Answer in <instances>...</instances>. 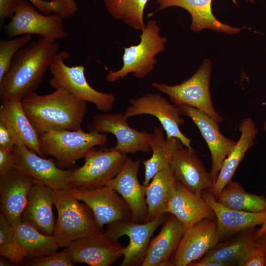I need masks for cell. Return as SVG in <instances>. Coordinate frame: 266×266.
Instances as JSON below:
<instances>
[{
    "instance_id": "obj_10",
    "label": "cell",
    "mask_w": 266,
    "mask_h": 266,
    "mask_svg": "<svg viewBox=\"0 0 266 266\" xmlns=\"http://www.w3.org/2000/svg\"><path fill=\"white\" fill-rule=\"evenodd\" d=\"M124 113L103 112L97 114L87 125L89 132L112 133L117 139L116 145L106 150H115L125 154L138 151L150 152L152 133L139 131L131 127Z\"/></svg>"
},
{
    "instance_id": "obj_12",
    "label": "cell",
    "mask_w": 266,
    "mask_h": 266,
    "mask_svg": "<svg viewBox=\"0 0 266 266\" xmlns=\"http://www.w3.org/2000/svg\"><path fill=\"white\" fill-rule=\"evenodd\" d=\"M130 105L124 114L128 119L132 116L148 114L155 116L165 130L166 138L176 137L186 147L191 148L192 140L180 131L179 126L184 123L178 106L170 103L158 93H148L136 99H131Z\"/></svg>"
},
{
    "instance_id": "obj_41",
    "label": "cell",
    "mask_w": 266,
    "mask_h": 266,
    "mask_svg": "<svg viewBox=\"0 0 266 266\" xmlns=\"http://www.w3.org/2000/svg\"><path fill=\"white\" fill-rule=\"evenodd\" d=\"M15 143L9 131L2 122L0 121V148L13 150Z\"/></svg>"
},
{
    "instance_id": "obj_5",
    "label": "cell",
    "mask_w": 266,
    "mask_h": 266,
    "mask_svg": "<svg viewBox=\"0 0 266 266\" xmlns=\"http://www.w3.org/2000/svg\"><path fill=\"white\" fill-rule=\"evenodd\" d=\"M160 28L155 20H149L142 30L140 41L136 45L124 48L123 66L117 71L109 70L106 80L115 82L130 73L143 78L154 68L155 57L165 50L166 37L160 35Z\"/></svg>"
},
{
    "instance_id": "obj_27",
    "label": "cell",
    "mask_w": 266,
    "mask_h": 266,
    "mask_svg": "<svg viewBox=\"0 0 266 266\" xmlns=\"http://www.w3.org/2000/svg\"><path fill=\"white\" fill-rule=\"evenodd\" d=\"M239 130L241 133L240 136L232 151L224 161L214 186L209 191L216 198L225 185L232 180L246 152L254 144L258 129L251 118L244 119L239 125Z\"/></svg>"
},
{
    "instance_id": "obj_4",
    "label": "cell",
    "mask_w": 266,
    "mask_h": 266,
    "mask_svg": "<svg viewBox=\"0 0 266 266\" xmlns=\"http://www.w3.org/2000/svg\"><path fill=\"white\" fill-rule=\"evenodd\" d=\"M107 140L105 133L85 132L81 128L49 131L39 135L40 149L44 156H51L62 169L71 166L95 146H104Z\"/></svg>"
},
{
    "instance_id": "obj_18",
    "label": "cell",
    "mask_w": 266,
    "mask_h": 266,
    "mask_svg": "<svg viewBox=\"0 0 266 266\" xmlns=\"http://www.w3.org/2000/svg\"><path fill=\"white\" fill-rule=\"evenodd\" d=\"M170 165L176 180L194 193L201 196L210 191L214 182L193 148L184 146L178 139Z\"/></svg>"
},
{
    "instance_id": "obj_45",
    "label": "cell",
    "mask_w": 266,
    "mask_h": 266,
    "mask_svg": "<svg viewBox=\"0 0 266 266\" xmlns=\"http://www.w3.org/2000/svg\"><path fill=\"white\" fill-rule=\"evenodd\" d=\"M257 240L261 241L266 247V237L265 238Z\"/></svg>"
},
{
    "instance_id": "obj_6",
    "label": "cell",
    "mask_w": 266,
    "mask_h": 266,
    "mask_svg": "<svg viewBox=\"0 0 266 266\" xmlns=\"http://www.w3.org/2000/svg\"><path fill=\"white\" fill-rule=\"evenodd\" d=\"M68 57L66 51L59 52L55 56L49 68L52 75L50 86L55 89L65 88L79 100L93 103L98 110L109 112L115 100L114 94L101 92L91 87L85 77L84 66H67L65 60Z\"/></svg>"
},
{
    "instance_id": "obj_23",
    "label": "cell",
    "mask_w": 266,
    "mask_h": 266,
    "mask_svg": "<svg viewBox=\"0 0 266 266\" xmlns=\"http://www.w3.org/2000/svg\"><path fill=\"white\" fill-rule=\"evenodd\" d=\"M53 189L34 180L21 220L40 233L52 235L55 226L53 212Z\"/></svg>"
},
{
    "instance_id": "obj_14",
    "label": "cell",
    "mask_w": 266,
    "mask_h": 266,
    "mask_svg": "<svg viewBox=\"0 0 266 266\" xmlns=\"http://www.w3.org/2000/svg\"><path fill=\"white\" fill-rule=\"evenodd\" d=\"M14 168L34 180L53 190L71 188L72 170L60 168L54 159H45L24 146L15 145L13 150Z\"/></svg>"
},
{
    "instance_id": "obj_30",
    "label": "cell",
    "mask_w": 266,
    "mask_h": 266,
    "mask_svg": "<svg viewBox=\"0 0 266 266\" xmlns=\"http://www.w3.org/2000/svg\"><path fill=\"white\" fill-rule=\"evenodd\" d=\"M178 139L176 137L165 139L162 126L154 127L149 142L152 156L142 162L145 169L143 185L147 186L156 174L170 165Z\"/></svg>"
},
{
    "instance_id": "obj_28",
    "label": "cell",
    "mask_w": 266,
    "mask_h": 266,
    "mask_svg": "<svg viewBox=\"0 0 266 266\" xmlns=\"http://www.w3.org/2000/svg\"><path fill=\"white\" fill-rule=\"evenodd\" d=\"M176 186L177 180L170 165L154 175L146 186V201L148 207L147 221L166 213V207L176 191Z\"/></svg>"
},
{
    "instance_id": "obj_42",
    "label": "cell",
    "mask_w": 266,
    "mask_h": 266,
    "mask_svg": "<svg viewBox=\"0 0 266 266\" xmlns=\"http://www.w3.org/2000/svg\"><path fill=\"white\" fill-rule=\"evenodd\" d=\"M18 0H0L1 20L11 18L14 15Z\"/></svg>"
},
{
    "instance_id": "obj_3",
    "label": "cell",
    "mask_w": 266,
    "mask_h": 266,
    "mask_svg": "<svg viewBox=\"0 0 266 266\" xmlns=\"http://www.w3.org/2000/svg\"><path fill=\"white\" fill-rule=\"evenodd\" d=\"M54 205L58 212L53 236L59 247L72 241L101 233L90 208L73 197L68 189L53 190Z\"/></svg>"
},
{
    "instance_id": "obj_36",
    "label": "cell",
    "mask_w": 266,
    "mask_h": 266,
    "mask_svg": "<svg viewBox=\"0 0 266 266\" xmlns=\"http://www.w3.org/2000/svg\"><path fill=\"white\" fill-rule=\"evenodd\" d=\"M24 266H72L74 263L70 260L66 247L62 251L55 252L50 255L31 259Z\"/></svg>"
},
{
    "instance_id": "obj_37",
    "label": "cell",
    "mask_w": 266,
    "mask_h": 266,
    "mask_svg": "<svg viewBox=\"0 0 266 266\" xmlns=\"http://www.w3.org/2000/svg\"><path fill=\"white\" fill-rule=\"evenodd\" d=\"M0 256L8 259L13 265L23 264L27 258V254L23 247L14 240L0 245Z\"/></svg>"
},
{
    "instance_id": "obj_46",
    "label": "cell",
    "mask_w": 266,
    "mask_h": 266,
    "mask_svg": "<svg viewBox=\"0 0 266 266\" xmlns=\"http://www.w3.org/2000/svg\"><path fill=\"white\" fill-rule=\"evenodd\" d=\"M247 1L250 2L251 3L254 2V0H246Z\"/></svg>"
},
{
    "instance_id": "obj_17",
    "label": "cell",
    "mask_w": 266,
    "mask_h": 266,
    "mask_svg": "<svg viewBox=\"0 0 266 266\" xmlns=\"http://www.w3.org/2000/svg\"><path fill=\"white\" fill-rule=\"evenodd\" d=\"M177 106L181 115L190 117L198 127L208 145L211 157L210 173L215 183L224 161L236 142L224 136L218 123L203 112L186 105Z\"/></svg>"
},
{
    "instance_id": "obj_47",
    "label": "cell",
    "mask_w": 266,
    "mask_h": 266,
    "mask_svg": "<svg viewBox=\"0 0 266 266\" xmlns=\"http://www.w3.org/2000/svg\"><path fill=\"white\" fill-rule=\"evenodd\" d=\"M265 266H266V256L265 261Z\"/></svg>"
},
{
    "instance_id": "obj_31",
    "label": "cell",
    "mask_w": 266,
    "mask_h": 266,
    "mask_svg": "<svg viewBox=\"0 0 266 266\" xmlns=\"http://www.w3.org/2000/svg\"><path fill=\"white\" fill-rule=\"evenodd\" d=\"M13 240L23 247L30 259L50 255L60 247L53 235L43 234L23 221L14 226Z\"/></svg>"
},
{
    "instance_id": "obj_32",
    "label": "cell",
    "mask_w": 266,
    "mask_h": 266,
    "mask_svg": "<svg viewBox=\"0 0 266 266\" xmlns=\"http://www.w3.org/2000/svg\"><path fill=\"white\" fill-rule=\"evenodd\" d=\"M222 204L230 208L252 212L266 211V200L262 196L246 192L237 182L227 183L216 198Z\"/></svg>"
},
{
    "instance_id": "obj_34",
    "label": "cell",
    "mask_w": 266,
    "mask_h": 266,
    "mask_svg": "<svg viewBox=\"0 0 266 266\" xmlns=\"http://www.w3.org/2000/svg\"><path fill=\"white\" fill-rule=\"evenodd\" d=\"M33 37L32 34H25L11 39L0 40V81L8 71L16 53Z\"/></svg>"
},
{
    "instance_id": "obj_9",
    "label": "cell",
    "mask_w": 266,
    "mask_h": 266,
    "mask_svg": "<svg viewBox=\"0 0 266 266\" xmlns=\"http://www.w3.org/2000/svg\"><path fill=\"white\" fill-rule=\"evenodd\" d=\"M64 19L62 16L56 13L40 14L29 0H18L15 13L4 26V31L10 38L38 34L42 38L54 41L67 37Z\"/></svg>"
},
{
    "instance_id": "obj_35",
    "label": "cell",
    "mask_w": 266,
    "mask_h": 266,
    "mask_svg": "<svg viewBox=\"0 0 266 266\" xmlns=\"http://www.w3.org/2000/svg\"><path fill=\"white\" fill-rule=\"evenodd\" d=\"M45 15L56 13L65 19L74 15L78 7L75 0H28Z\"/></svg>"
},
{
    "instance_id": "obj_25",
    "label": "cell",
    "mask_w": 266,
    "mask_h": 266,
    "mask_svg": "<svg viewBox=\"0 0 266 266\" xmlns=\"http://www.w3.org/2000/svg\"><path fill=\"white\" fill-rule=\"evenodd\" d=\"M185 230L183 223L170 214L159 233L151 239L142 266H166Z\"/></svg>"
},
{
    "instance_id": "obj_16",
    "label": "cell",
    "mask_w": 266,
    "mask_h": 266,
    "mask_svg": "<svg viewBox=\"0 0 266 266\" xmlns=\"http://www.w3.org/2000/svg\"><path fill=\"white\" fill-rule=\"evenodd\" d=\"M66 248L73 263L109 266L123 257L125 247L105 232L76 239Z\"/></svg>"
},
{
    "instance_id": "obj_1",
    "label": "cell",
    "mask_w": 266,
    "mask_h": 266,
    "mask_svg": "<svg viewBox=\"0 0 266 266\" xmlns=\"http://www.w3.org/2000/svg\"><path fill=\"white\" fill-rule=\"evenodd\" d=\"M59 48L56 41L40 37L19 50L0 81V99L22 100L35 92Z\"/></svg>"
},
{
    "instance_id": "obj_15",
    "label": "cell",
    "mask_w": 266,
    "mask_h": 266,
    "mask_svg": "<svg viewBox=\"0 0 266 266\" xmlns=\"http://www.w3.org/2000/svg\"><path fill=\"white\" fill-rule=\"evenodd\" d=\"M219 242L216 219L202 220L185 230L166 266H189Z\"/></svg>"
},
{
    "instance_id": "obj_40",
    "label": "cell",
    "mask_w": 266,
    "mask_h": 266,
    "mask_svg": "<svg viewBox=\"0 0 266 266\" xmlns=\"http://www.w3.org/2000/svg\"><path fill=\"white\" fill-rule=\"evenodd\" d=\"M15 169L13 150L0 148V175L5 174Z\"/></svg>"
},
{
    "instance_id": "obj_2",
    "label": "cell",
    "mask_w": 266,
    "mask_h": 266,
    "mask_svg": "<svg viewBox=\"0 0 266 266\" xmlns=\"http://www.w3.org/2000/svg\"><path fill=\"white\" fill-rule=\"evenodd\" d=\"M23 108L39 134L49 131H75L88 111L87 102L59 88L49 94L33 92L21 100Z\"/></svg>"
},
{
    "instance_id": "obj_43",
    "label": "cell",
    "mask_w": 266,
    "mask_h": 266,
    "mask_svg": "<svg viewBox=\"0 0 266 266\" xmlns=\"http://www.w3.org/2000/svg\"><path fill=\"white\" fill-rule=\"evenodd\" d=\"M266 237V220L261 225V227L255 233V240L265 238Z\"/></svg>"
},
{
    "instance_id": "obj_29",
    "label": "cell",
    "mask_w": 266,
    "mask_h": 266,
    "mask_svg": "<svg viewBox=\"0 0 266 266\" xmlns=\"http://www.w3.org/2000/svg\"><path fill=\"white\" fill-rule=\"evenodd\" d=\"M254 228L241 232L230 240L219 242L198 260L218 262L226 266L237 265L256 244Z\"/></svg>"
},
{
    "instance_id": "obj_19",
    "label": "cell",
    "mask_w": 266,
    "mask_h": 266,
    "mask_svg": "<svg viewBox=\"0 0 266 266\" xmlns=\"http://www.w3.org/2000/svg\"><path fill=\"white\" fill-rule=\"evenodd\" d=\"M140 161L127 157L118 174L107 185L113 188L129 206L134 221H147L148 207L146 201V186L141 185L137 174Z\"/></svg>"
},
{
    "instance_id": "obj_13",
    "label": "cell",
    "mask_w": 266,
    "mask_h": 266,
    "mask_svg": "<svg viewBox=\"0 0 266 266\" xmlns=\"http://www.w3.org/2000/svg\"><path fill=\"white\" fill-rule=\"evenodd\" d=\"M167 214L140 223L128 221L108 224L105 232L111 237L117 240L123 235L129 237V242L124 249L121 266H142L151 238L157 228L165 221Z\"/></svg>"
},
{
    "instance_id": "obj_26",
    "label": "cell",
    "mask_w": 266,
    "mask_h": 266,
    "mask_svg": "<svg viewBox=\"0 0 266 266\" xmlns=\"http://www.w3.org/2000/svg\"><path fill=\"white\" fill-rule=\"evenodd\" d=\"M212 0H156L159 5L157 11L171 6L186 10L192 17L191 29L197 32L208 29L230 34L239 33L241 29L224 24L214 16L211 8Z\"/></svg>"
},
{
    "instance_id": "obj_33",
    "label": "cell",
    "mask_w": 266,
    "mask_h": 266,
    "mask_svg": "<svg viewBox=\"0 0 266 266\" xmlns=\"http://www.w3.org/2000/svg\"><path fill=\"white\" fill-rule=\"evenodd\" d=\"M149 0H103L109 13L131 28L142 31L145 26L144 10Z\"/></svg>"
},
{
    "instance_id": "obj_44",
    "label": "cell",
    "mask_w": 266,
    "mask_h": 266,
    "mask_svg": "<svg viewBox=\"0 0 266 266\" xmlns=\"http://www.w3.org/2000/svg\"><path fill=\"white\" fill-rule=\"evenodd\" d=\"M0 266H9L13 265L8 259L4 257L1 256L0 258Z\"/></svg>"
},
{
    "instance_id": "obj_39",
    "label": "cell",
    "mask_w": 266,
    "mask_h": 266,
    "mask_svg": "<svg viewBox=\"0 0 266 266\" xmlns=\"http://www.w3.org/2000/svg\"><path fill=\"white\" fill-rule=\"evenodd\" d=\"M14 227L5 216L0 213V245L13 240Z\"/></svg>"
},
{
    "instance_id": "obj_8",
    "label": "cell",
    "mask_w": 266,
    "mask_h": 266,
    "mask_svg": "<svg viewBox=\"0 0 266 266\" xmlns=\"http://www.w3.org/2000/svg\"><path fill=\"white\" fill-rule=\"evenodd\" d=\"M127 157V154L115 150L91 149L84 157L83 165L72 170L71 187L91 189L107 185L118 174Z\"/></svg>"
},
{
    "instance_id": "obj_22",
    "label": "cell",
    "mask_w": 266,
    "mask_h": 266,
    "mask_svg": "<svg viewBox=\"0 0 266 266\" xmlns=\"http://www.w3.org/2000/svg\"><path fill=\"white\" fill-rule=\"evenodd\" d=\"M0 121L9 131L15 145L24 146L44 157L39 135L33 128L23 108L21 100L0 99Z\"/></svg>"
},
{
    "instance_id": "obj_38",
    "label": "cell",
    "mask_w": 266,
    "mask_h": 266,
    "mask_svg": "<svg viewBox=\"0 0 266 266\" xmlns=\"http://www.w3.org/2000/svg\"><path fill=\"white\" fill-rule=\"evenodd\" d=\"M266 247L260 240H256L254 247L237 264L239 266H264Z\"/></svg>"
},
{
    "instance_id": "obj_24",
    "label": "cell",
    "mask_w": 266,
    "mask_h": 266,
    "mask_svg": "<svg viewBox=\"0 0 266 266\" xmlns=\"http://www.w3.org/2000/svg\"><path fill=\"white\" fill-rule=\"evenodd\" d=\"M166 213L177 218L186 230L202 220L215 219L213 210L202 197L177 181L176 191L168 204Z\"/></svg>"
},
{
    "instance_id": "obj_20",
    "label": "cell",
    "mask_w": 266,
    "mask_h": 266,
    "mask_svg": "<svg viewBox=\"0 0 266 266\" xmlns=\"http://www.w3.org/2000/svg\"><path fill=\"white\" fill-rule=\"evenodd\" d=\"M34 180L16 169L0 175V212L14 226L21 221Z\"/></svg>"
},
{
    "instance_id": "obj_7",
    "label": "cell",
    "mask_w": 266,
    "mask_h": 266,
    "mask_svg": "<svg viewBox=\"0 0 266 266\" xmlns=\"http://www.w3.org/2000/svg\"><path fill=\"white\" fill-rule=\"evenodd\" d=\"M212 62L205 59L189 78L175 85L153 82L152 86L166 95L175 104L186 105L203 112L217 122L222 117L216 111L209 91Z\"/></svg>"
},
{
    "instance_id": "obj_11",
    "label": "cell",
    "mask_w": 266,
    "mask_h": 266,
    "mask_svg": "<svg viewBox=\"0 0 266 266\" xmlns=\"http://www.w3.org/2000/svg\"><path fill=\"white\" fill-rule=\"evenodd\" d=\"M68 190L73 197L90 208L98 227L102 231L105 225L133 221L126 202L110 186L91 189L71 188Z\"/></svg>"
},
{
    "instance_id": "obj_21",
    "label": "cell",
    "mask_w": 266,
    "mask_h": 266,
    "mask_svg": "<svg viewBox=\"0 0 266 266\" xmlns=\"http://www.w3.org/2000/svg\"><path fill=\"white\" fill-rule=\"evenodd\" d=\"M201 196L215 214L220 242L236 233L262 225L266 220V211L252 212L230 208L218 202L208 190L203 191Z\"/></svg>"
}]
</instances>
